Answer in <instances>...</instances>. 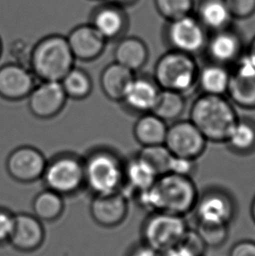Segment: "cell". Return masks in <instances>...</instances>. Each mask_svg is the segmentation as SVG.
Returning a JSON list of instances; mask_svg holds the SVG:
<instances>
[{
  "label": "cell",
  "instance_id": "26",
  "mask_svg": "<svg viewBox=\"0 0 255 256\" xmlns=\"http://www.w3.org/2000/svg\"><path fill=\"white\" fill-rule=\"evenodd\" d=\"M167 128V122L152 112H148L142 114L134 122L133 134L142 147L158 146L164 144Z\"/></svg>",
  "mask_w": 255,
  "mask_h": 256
},
{
  "label": "cell",
  "instance_id": "38",
  "mask_svg": "<svg viewBox=\"0 0 255 256\" xmlns=\"http://www.w3.org/2000/svg\"><path fill=\"white\" fill-rule=\"evenodd\" d=\"M228 256H255V242L252 240H242L234 244Z\"/></svg>",
  "mask_w": 255,
  "mask_h": 256
},
{
  "label": "cell",
  "instance_id": "8",
  "mask_svg": "<svg viewBox=\"0 0 255 256\" xmlns=\"http://www.w3.org/2000/svg\"><path fill=\"white\" fill-rule=\"evenodd\" d=\"M193 212L196 223L229 226L235 218L237 206L234 198L228 190L210 186L198 194Z\"/></svg>",
  "mask_w": 255,
  "mask_h": 256
},
{
  "label": "cell",
  "instance_id": "5",
  "mask_svg": "<svg viewBox=\"0 0 255 256\" xmlns=\"http://www.w3.org/2000/svg\"><path fill=\"white\" fill-rule=\"evenodd\" d=\"M198 70L195 56L170 49L156 60L152 78L161 90L186 96L196 86Z\"/></svg>",
  "mask_w": 255,
  "mask_h": 256
},
{
  "label": "cell",
  "instance_id": "30",
  "mask_svg": "<svg viewBox=\"0 0 255 256\" xmlns=\"http://www.w3.org/2000/svg\"><path fill=\"white\" fill-rule=\"evenodd\" d=\"M68 98L83 100L93 90V80L88 73L80 68L74 66L60 82Z\"/></svg>",
  "mask_w": 255,
  "mask_h": 256
},
{
  "label": "cell",
  "instance_id": "31",
  "mask_svg": "<svg viewBox=\"0 0 255 256\" xmlns=\"http://www.w3.org/2000/svg\"><path fill=\"white\" fill-rule=\"evenodd\" d=\"M136 156L148 164L154 170L156 176L169 173L173 155L167 147L162 144L144 146Z\"/></svg>",
  "mask_w": 255,
  "mask_h": 256
},
{
  "label": "cell",
  "instance_id": "45",
  "mask_svg": "<svg viewBox=\"0 0 255 256\" xmlns=\"http://www.w3.org/2000/svg\"><path fill=\"white\" fill-rule=\"evenodd\" d=\"M93 1H102V0H93Z\"/></svg>",
  "mask_w": 255,
  "mask_h": 256
},
{
  "label": "cell",
  "instance_id": "11",
  "mask_svg": "<svg viewBox=\"0 0 255 256\" xmlns=\"http://www.w3.org/2000/svg\"><path fill=\"white\" fill-rule=\"evenodd\" d=\"M88 23L108 42H118L126 36L130 28V18L125 8L107 0L94 7Z\"/></svg>",
  "mask_w": 255,
  "mask_h": 256
},
{
  "label": "cell",
  "instance_id": "21",
  "mask_svg": "<svg viewBox=\"0 0 255 256\" xmlns=\"http://www.w3.org/2000/svg\"><path fill=\"white\" fill-rule=\"evenodd\" d=\"M114 50V62L136 74L144 68L150 57L148 46L136 36L118 40Z\"/></svg>",
  "mask_w": 255,
  "mask_h": 256
},
{
  "label": "cell",
  "instance_id": "27",
  "mask_svg": "<svg viewBox=\"0 0 255 256\" xmlns=\"http://www.w3.org/2000/svg\"><path fill=\"white\" fill-rule=\"evenodd\" d=\"M232 152L248 156L255 152V121L238 118L224 142Z\"/></svg>",
  "mask_w": 255,
  "mask_h": 256
},
{
  "label": "cell",
  "instance_id": "23",
  "mask_svg": "<svg viewBox=\"0 0 255 256\" xmlns=\"http://www.w3.org/2000/svg\"><path fill=\"white\" fill-rule=\"evenodd\" d=\"M134 73L114 62L100 74V85L104 94L113 102H122Z\"/></svg>",
  "mask_w": 255,
  "mask_h": 256
},
{
  "label": "cell",
  "instance_id": "9",
  "mask_svg": "<svg viewBox=\"0 0 255 256\" xmlns=\"http://www.w3.org/2000/svg\"><path fill=\"white\" fill-rule=\"evenodd\" d=\"M206 30L192 14L168 21L164 38L170 49L195 56L206 45Z\"/></svg>",
  "mask_w": 255,
  "mask_h": 256
},
{
  "label": "cell",
  "instance_id": "4",
  "mask_svg": "<svg viewBox=\"0 0 255 256\" xmlns=\"http://www.w3.org/2000/svg\"><path fill=\"white\" fill-rule=\"evenodd\" d=\"M85 186L94 195L121 192L124 186V162L111 150H92L83 158Z\"/></svg>",
  "mask_w": 255,
  "mask_h": 256
},
{
  "label": "cell",
  "instance_id": "22",
  "mask_svg": "<svg viewBox=\"0 0 255 256\" xmlns=\"http://www.w3.org/2000/svg\"><path fill=\"white\" fill-rule=\"evenodd\" d=\"M158 178L144 161L133 156L124 162V186L121 192L128 198L132 194L136 196L152 186Z\"/></svg>",
  "mask_w": 255,
  "mask_h": 256
},
{
  "label": "cell",
  "instance_id": "35",
  "mask_svg": "<svg viewBox=\"0 0 255 256\" xmlns=\"http://www.w3.org/2000/svg\"><path fill=\"white\" fill-rule=\"evenodd\" d=\"M180 244L186 246L196 256H204L207 248L195 229L188 228Z\"/></svg>",
  "mask_w": 255,
  "mask_h": 256
},
{
  "label": "cell",
  "instance_id": "41",
  "mask_svg": "<svg viewBox=\"0 0 255 256\" xmlns=\"http://www.w3.org/2000/svg\"><path fill=\"white\" fill-rule=\"evenodd\" d=\"M245 56L248 58L252 65L255 66V36L250 42L246 52H245Z\"/></svg>",
  "mask_w": 255,
  "mask_h": 256
},
{
  "label": "cell",
  "instance_id": "16",
  "mask_svg": "<svg viewBox=\"0 0 255 256\" xmlns=\"http://www.w3.org/2000/svg\"><path fill=\"white\" fill-rule=\"evenodd\" d=\"M66 38L74 59L85 62L98 59L108 43L90 23L72 28Z\"/></svg>",
  "mask_w": 255,
  "mask_h": 256
},
{
  "label": "cell",
  "instance_id": "29",
  "mask_svg": "<svg viewBox=\"0 0 255 256\" xmlns=\"http://www.w3.org/2000/svg\"><path fill=\"white\" fill-rule=\"evenodd\" d=\"M65 208L62 195L49 189L37 194L32 201V211L42 222H54L62 214Z\"/></svg>",
  "mask_w": 255,
  "mask_h": 256
},
{
  "label": "cell",
  "instance_id": "7",
  "mask_svg": "<svg viewBox=\"0 0 255 256\" xmlns=\"http://www.w3.org/2000/svg\"><path fill=\"white\" fill-rule=\"evenodd\" d=\"M188 228L184 216L154 212L145 220L142 236L146 245L162 253L178 245Z\"/></svg>",
  "mask_w": 255,
  "mask_h": 256
},
{
  "label": "cell",
  "instance_id": "34",
  "mask_svg": "<svg viewBox=\"0 0 255 256\" xmlns=\"http://www.w3.org/2000/svg\"><path fill=\"white\" fill-rule=\"evenodd\" d=\"M232 17L245 20L255 14V0H224Z\"/></svg>",
  "mask_w": 255,
  "mask_h": 256
},
{
  "label": "cell",
  "instance_id": "24",
  "mask_svg": "<svg viewBox=\"0 0 255 256\" xmlns=\"http://www.w3.org/2000/svg\"><path fill=\"white\" fill-rule=\"evenodd\" d=\"M231 70L228 66L209 62L200 68L196 86L201 93L212 96H226L230 82Z\"/></svg>",
  "mask_w": 255,
  "mask_h": 256
},
{
  "label": "cell",
  "instance_id": "1",
  "mask_svg": "<svg viewBox=\"0 0 255 256\" xmlns=\"http://www.w3.org/2000/svg\"><path fill=\"white\" fill-rule=\"evenodd\" d=\"M198 194L192 178L167 173L136 198L148 212H164L184 217L194 210Z\"/></svg>",
  "mask_w": 255,
  "mask_h": 256
},
{
  "label": "cell",
  "instance_id": "2",
  "mask_svg": "<svg viewBox=\"0 0 255 256\" xmlns=\"http://www.w3.org/2000/svg\"><path fill=\"white\" fill-rule=\"evenodd\" d=\"M238 118L234 105L224 96L201 94L193 100L189 119L207 142L224 144Z\"/></svg>",
  "mask_w": 255,
  "mask_h": 256
},
{
  "label": "cell",
  "instance_id": "20",
  "mask_svg": "<svg viewBox=\"0 0 255 256\" xmlns=\"http://www.w3.org/2000/svg\"><path fill=\"white\" fill-rule=\"evenodd\" d=\"M44 239V228L42 220L34 215L20 214L14 215L10 242L20 250H32L38 248Z\"/></svg>",
  "mask_w": 255,
  "mask_h": 256
},
{
  "label": "cell",
  "instance_id": "18",
  "mask_svg": "<svg viewBox=\"0 0 255 256\" xmlns=\"http://www.w3.org/2000/svg\"><path fill=\"white\" fill-rule=\"evenodd\" d=\"M128 198L122 192L94 195L90 203V214L99 225L114 226L124 220L128 210Z\"/></svg>",
  "mask_w": 255,
  "mask_h": 256
},
{
  "label": "cell",
  "instance_id": "37",
  "mask_svg": "<svg viewBox=\"0 0 255 256\" xmlns=\"http://www.w3.org/2000/svg\"><path fill=\"white\" fill-rule=\"evenodd\" d=\"M14 224V215L0 209V242L10 239Z\"/></svg>",
  "mask_w": 255,
  "mask_h": 256
},
{
  "label": "cell",
  "instance_id": "10",
  "mask_svg": "<svg viewBox=\"0 0 255 256\" xmlns=\"http://www.w3.org/2000/svg\"><path fill=\"white\" fill-rule=\"evenodd\" d=\"M207 140L190 119L168 125L164 146L173 156L196 160L206 149Z\"/></svg>",
  "mask_w": 255,
  "mask_h": 256
},
{
  "label": "cell",
  "instance_id": "33",
  "mask_svg": "<svg viewBox=\"0 0 255 256\" xmlns=\"http://www.w3.org/2000/svg\"><path fill=\"white\" fill-rule=\"evenodd\" d=\"M196 232L206 248H218L226 242L229 236V226L209 225L196 223Z\"/></svg>",
  "mask_w": 255,
  "mask_h": 256
},
{
  "label": "cell",
  "instance_id": "13",
  "mask_svg": "<svg viewBox=\"0 0 255 256\" xmlns=\"http://www.w3.org/2000/svg\"><path fill=\"white\" fill-rule=\"evenodd\" d=\"M234 65L226 94L234 106L254 110L255 66L245 54Z\"/></svg>",
  "mask_w": 255,
  "mask_h": 256
},
{
  "label": "cell",
  "instance_id": "14",
  "mask_svg": "<svg viewBox=\"0 0 255 256\" xmlns=\"http://www.w3.org/2000/svg\"><path fill=\"white\" fill-rule=\"evenodd\" d=\"M28 108L35 118L50 119L63 110L68 100L60 82H42L28 96Z\"/></svg>",
  "mask_w": 255,
  "mask_h": 256
},
{
  "label": "cell",
  "instance_id": "43",
  "mask_svg": "<svg viewBox=\"0 0 255 256\" xmlns=\"http://www.w3.org/2000/svg\"><path fill=\"white\" fill-rule=\"evenodd\" d=\"M250 214H251L252 222L255 224V196L252 198V203H251V206H250Z\"/></svg>",
  "mask_w": 255,
  "mask_h": 256
},
{
  "label": "cell",
  "instance_id": "36",
  "mask_svg": "<svg viewBox=\"0 0 255 256\" xmlns=\"http://www.w3.org/2000/svg\"><path fill=\"white\" fill-rule=\"evenodd\" d=\"M196 169V160L173 156L169 173L192 178Z\"/></svg>",
  "mask_w": 255,
  "mask_h": 256
},
{
  "label": "cell",
  "instance_id": "15",
  "mask_svg": "<svg viewBox=\"0 0 255 256\" xmlns=\"http://www.w3.org/2000/svg\"><path fill=\"white\" fill-rule=\"evenodd\" d=\"M36 77L28 66L12 62L0 66V97L10 102L28 98L36 86Z\"/></svg>",
  "mask_w": 255,
  "mask_h": 256
},
{
  "label": "cell",
  "instance_id": "42",
  "mask_svg": "<svg viewBox=\"0 0 255 256\" xmlns=\"http://www.w3.org/2000/svg\"><path fill=\"white\" fill-rule=\"evenodd\" d=\"M113 3L116 4L120 6L127 9L128 7L134 6L140 0H110Z\"/></svg>",
  "mask_w": 255,
  "mask_h": 256
},
{
  "label": "cell",
  "instance_id": "25",
  "mask_svg": "<svg viewBox=\"0 0 255 256\" xmlns=\"http://www.w3.org/2000/svg\"><path fill=\"white\" fill-rule=\"evenodd\" d=\"M196 18L206 31H220L230 28L234 18L224 0H200Z\"/></svg>",
  "mask_w": 255,
  "mask_h": 256
},
{
  "label": "cell",
  "instance_id": "39",
  "mask_svg": "<svg viewBox=\"0 0 255 256\" xmlns=\"http://www.w3.org/2000/svg\"><path fill=\"white\" fill-rule=\"evenodd\" d=\"M161 256H196L194 254L184 246L181 244H178L176 246L164 251L161 253Z\"/></svg>",
  "mask_w": 255,
  "mask_h": 256
},
{
  "label": "cell",
  "instance_id": "44",
  "mask_svg": "<svg viewBox=\"0 0 255 256\" xmlns=\"http://www.w3.org/2000/svg\"><path fill=\"white\" fill-rule=\"evenodd\" d=\"M2 52H3V42H2V40L0 38V57L2 56Z\"/></svg>",
  "mask_w": 255,
  "mask_h": 256
},
{
  "label": "cell",
  "instance_id": "28",
  "mask_svg": "<svg viewBox=\"0 0 255 256\" xmlns=\"http://www.w3.org/2000/svg\"><path fill=\"white\" fill-rule=\"evenodd\" d=\"M186 108V96L175 91L161 90L152 113L167 124H172L180 120Z\"/></svg>",
  "mask_w": 255,
  "mask_h": 256
},
{
  "label": "cell",
  "instance_id": "19",
  "mask_svg": "<svg viewBox=\"0 0 255 256\" xmlns=\"http://www.w3.org/2000/svg\"><path fill=\"white\" fill-rule=\"evenodd\" d=\"M161 88L152 77L136 76L128 86L122 102L133 112L145 114L152 112Z\"/></svg>",
  "mask_w": 255,
  "mask_h": 256
},
{
  "label": "cell",
  "instance_id": "6",
  "mask_svg": "<svg viewBox=\"0 0 255 256\" xmlns=\"http://www.w3.org/2000/svg\"><path fill=\"white\" fill-rule=\"evenodd\" d=\"M46 189L64 196L72 195L85 186L84 161L71 153L52 158L46 166L42 176Z\"/></svg>",
  "mask_w": 255,
  "mask_h": 256
},
{
  "label": "cell",
  "instance_id": "3",
  "mask_svg": "<svg viewBox=\"0 0 255 256\" xmlns=\"http://www.w3.org/2000/svg\"><path fill=\"white\" fill-rule=\"evenodd\" d=\"M74 62L66 36L54 34L32 46L29 68L42 82H60L74 66Z\"/></svg>",
  "mask_w": 255,
  "mask_h": 256
},
{
  "label": "cell",
  "instance_id": "17",
  "mask_svg": "<svg viewBox=\"0 0 255 256\" xmlns=\"http://www.w3.org/2000/svg\"><path fill=\"white\" fill-rule=\"evenodd\" d=\"M210 62L228 66L234 64L243 54V42L231 28L212 32L204 50Z\"/></svg>",
  "mask_w": 255,
  "mask_h": 256
},
{
  "label": "cell",
  "instance_id": "40",
  "mask_svg": "<svg viewBox=\"0 0 255 256\" xmlns=\"http://www.w3.org/2000/svg\"><path fill=\"white\" fill-rule=\"evenodd\" d=\"M130 256H161V253L144 243L134 248Z\"/></svg>",
  "mask_w": 255,
  "mask_h": 256
},
{
  "label": "cell",
  "instance_id": "32",
  "mask_svg": "<svg viewBox=\"0 0 255 256\" xmlns=\"http://www.w3.org/2000/svg\"><path fill=\"white\" fill-rule=\"evenodd\" d=\"M154 4L159 15L167 21L190 15L194 9V0H154Z\"/></svg>",
  "mask_w": 255,
  "mask_h": 256
},
{
  "label": "cell",
  "instance_id": "12",
  "mask_svg": "<svg viewBox=\"0 0 255 256\" xmlns=\"http://www.w3.org/2000/svg\"><path fill=\"white\" fill-rule=\"evenodd\" d=\"M46 163L40 150L24 146L18 147L9 154L6 166L12 178L20 183H32L42 178Z\"/></svg>",
  "mask_w": 255,
  "mask_h": 256
}]
</instances>
